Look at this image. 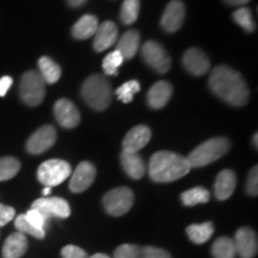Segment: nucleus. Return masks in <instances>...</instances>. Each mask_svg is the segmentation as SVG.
Returning <instances> with one entry per match:
<instances>
[{
	"label": "nucleus",
	"mask_w": 258,
	"mask_h": 258,
	"mask_svg": "<svg viewBox=\"0 0 258 258\" xmlns=\"http://www.w3.org/2000/svg\"><path fill=\"white\" fill-rule=\"evenodd\" d=\"M209 88L219 98L234 106H243L249 101L250 90L237 71L220 64L209 77Z\"/></svg>",
	"instance_id": "f257e3e1"
},
{
	"label": "nucleus",
	"mask_w": 258,
	"mask_h": 258,
	"mask_svg": "<svg viewBox=\"0 0 258 258\" xmlns=\"http://www.w3.org/2000/svg\"><path fill=\"white\" fill-rule=\"evenodd\" d=\"M191 170L188 159L180 154L159 151L150 160L148 173L154 182L170 183L188 175Z\"/></svg>",
	"instance_id": "f03ea898"
},
{
	"label": "nucleus",
	"mask_w": 258,
	"mask_h": 258,
	"mask_svg": "<svg viewBox=\"0 0 258 258\" xmlns=\"http://www.w3.org/2000/svg\"><path fill=\"white\" fill-rule=\"evenodd\" d=\"M82 96L92 109L97 111L105 110L111 103L112 90L110 83L98 74L89 77L82 86Z\"/></svg>",
	"instance_id": "7ed1b4c3"
},
{
	"label": "nucleus",
	"mask_w": 258,
	"mask_h": 258,
	"mask_svg": "<svg viewBox=\"0 0 258 258\" xmlns=\"http://www.w3.org/2000/svg\"><path fill=\"white\" fill-rule=\"evenodd\" d=\"M231 143L226 138H213L200 145L189 154L188 159L190 166L202 167L214 163L230 151Z\"/></svg>",
	"instance_id": "20e7f679"
},
{
	"label": "nucleus",
	"mask_w": 258,
	"mask_h": 258,
	"mask_svg": "<svg viewBox=\"0 0 258 258\" xmlns=\"http://www.w3.org/2000/svg\"><path fill=\"white\" fill-rule=\"evenodd\" d=\"M22 101L30 106L40 105L46 96V83L36 71H28L23 74L19 85Z\"/></svg>",
	"instance_id": "39448f33"
},
{
	"label": "nucleus",
	"mask_w": 258,
	"mask_h": 258,
	"mask_svg": "<svg viewBox=\"0 0 258 258\" xmlns=\"http://www.w3.org/2000/svg\"><path fill=\"white\" fill-rule=\"evenodd\" d=\"M72 173V167L67 161L49 159L42 163L37 170V178L44 186H56L64 182Z\"/></svg>",
	"instance_id": "423d86ee"
},
{
	"label": "nucleus",
	"mask_w": 258,
	"mask_h": 258,
	"mask_svg": "<svg viewBox=\"0 0 258 258\" xmlns=\"http://www.w3.org/2000/svg\"><path fill=\"white\" fill-rule=\"evenodd\" d=\"M134 203V194L129 188L121 186L106 192L103 198V206L108 214L112 217H122L131 211Z\"/></svg>",
	"instance_id": "0eeeda50"
},
{
	"label": "nucleus",
	"mask_w": 258,
	"mask_h": 258,
	"mask_svg": "<svg viewBox=\"0 0 258 258\" xmlns=\"http://www.w3.org/2000/svg\"><path fill=\"white\" fill-rule=\"evenodd\" d=\"M143 57L146 63L158 73H166L171 67V57L161 44L148 41L143 46Z\"/></svg>",
	"instance_id": "6e6552de"
},
{
	"label": "nucleus",
	"mask_w": 258,
	"mask_h": 258,
	"mask_svg": "<svg viewBox=\"0 0 258 258\" xmlns=\"http://www.w3.org/2000/svg\"><path fill=\"white\" fill-rule=\"evenodd\" d=\"M31 208L42 213L47 219H66L71 214L69 202L61 198H41L32 203Z\"/></svg>",
	"instance_id": "1a4fd4ad"
},
{
	"label": "nucleus",
	"mask_w": 258,
	"mask_h": 258,
	"mask_svg": "<svg viewBox=\"0 0 258 258\" xmlns=\"http://www.w3.org/2000/svg\"><path fill=\"white\" fill-rule=\"evenodd\" d=\"M56 141V131L53 125H43L38 128L34 134L29 138L27 150L31 154H41L53 147Z\"/></svg>",
	"instance_id": "9d476101"
},
{
	"label": "nucleus",
	"mask_w": 258,
	"mask_h": 258,
	"mask_svg": "<svg viewBox=\"0 0 258 258\" xmlns=\"http://www.w3.org/2000/svg\"><path fill=\"white\" fill-rule=\"evenodd\" d=\"M185 18V5L182 0H172L165 8L160 25L166 32H176L179 30Z\"/></svg>",
	"instance_id": "9b49d317"
},
{
	"label": "nucleus",
	"mask_w": 258,
	"mask_h": 258,
	"mask_svg": "<svg viewBox=\"0 0 258 258\" xmlns=\"http://www.w3.org/2000/svg\"><path fill=\"white\" fill-rule=\"evenodd\" d=\"M235 252L240 258H253L258 250L257 234L252 228L240 227L234 237Z\"/></svg>",
	"instance_id": "f8f14e48"
},
{
	"label": "nucleus",
	"mask_w": 258,
	"mask_h": 258,
	"mask_svg": "<svg viewBox=\"0 0 258 258\" xmlns=\"http://www.w3.org/2000/svg\"><path fill=\"white\" fill-rule=\"evenodd\" d=\"M96 167L89 161H82L74 170L70 180V189L72 192H83L88 190L96 178Z\"/></svg>",
	"instance_id": "ddd939ff"
},
{
	"label": "nucleus",
	"mask_w": 258,
	"mask_h": 258,
	"mask_svg": "<svg viewBox=\"0 0 258 258\" xmlns=\"http://www.w3.org/2000/svg\"><path fill=\"white\" fill-rule=\"evenodd\" d=\"M54 115L61 127L72 129L79 124L80 114L78 108L69 99H59L54 105Z\"/></svg>",
	"instance_id": "4468645a"
},
{
	"label": "nucleus",
	"mask_w": 258,
	"mask_h": 258,
	"mask_svg": "<svg viewBox=\"0 0 258 258\" xmlns=\"http://www.w3.org/2000/svg\"><path fill=\"white\" fill-rule=\"evenodd\" d=\"M151 137H152L151 129L146 127V125L140 124L132 128L124 137L123 143H122L123 151H125V152L139 153L141 148H144L150 143Z\"/></svg>",
	"instance_id": "2eb2a0df"
},
{
	"label": "nucleus",
	"mask_w": 258,
	"mask_h": 258,
	"mask_svg": "<svg viewBox=\"0 0 258 258\" xmlns=\"http://www.w3.org/2000/svg\"><path fill=\"white\" fill-rule=\"evenodd\" d=\"M183 64L194 76H205L211 69L208 56L199 48H190L183 55Z\"/></svg>",
	"instance_id": "dca6fc26"
},
{
	"label": "nucleus",
	"mask_w": 258,
	"mask_h": 258,
	"mask_svg": "<svg viewBox=\"0 0 258 258\" xmlns=\"http://www.w3.org/2000/svg\"><path fill=\"white\" fill-rule=\"evenodd\" d=\"M118 38V30L114 22H103L98 25L95 34V40H93V48L96 51L101 53L109 49L114 46Z\"/></svg>",
	"instance_id": "f3484780"
},
{
	"label": "nucleus",
	"mask_w": 258,
	"mask_h": 258,
	"mask_svg": "<svg viewBox=\"0 0 258 258\" xmlns=\"http://www.w3.org/2000/svg\"><path fill=\"white\" fill-rule=\"evenodd\" d=\"M172 85L169 82H158L154 84L147 93V101L151 108L161 109L169 103L172 96Z\"/></svg>",
	"instance_id": "a211bd4d"
},
{
	"label": "nucleus",
	"mask_w": 258,
	"mask_h": 258,
	"mask_svg": "<svg viewBox=\"0 0 258 258\" xmlns=\"http://www.w3.org/2000/svg\"><path fill=\"white\" fill-rule=\"evenodd\" d=\"M237 185V177L232 170H222L217 177L214 184L215 198L220 201L230 199Z\"/></svg>",
	"instance_id": "6ab92c4d"
},
{
	"label": "nucleus",
	"mask_w": 258,
	"mask_h": 258,
	"mask_svg": "<svg viewBox=\"0 0 258 258\" xmlns=\"http://www.w3.org/2000/svg\"><path fill=\"white\" fill-rule=\"evenodd\" d=\"M120 160L122 167H123L125 173H127L131 178H143L145 172H146V166H145V163L140 154L122 151Z\"/></svg>",
	"instance_id": "aec40b11"
},
{
	"label": "nucleus",
	"mask_w": 258,
	"mask_h": 258,
	"mask_svg": "<svg viewBox=\"0 0 258 258\" xmlns=\"http://www.w3.org/2000/svg\"><path fill=\"white\" fill-rule=\"evenodd\" d=\"M28 250V239L25 234L16 232L6 238L3 246V257L4 258H21Z\"/></svg>",
	"instance_id": "412c9836"
},
{
	"label": "nucleus",
	"mask_w": 258,
	"mask_h": 258,
	"mask_svg": "<svg viewBox=\"0 0 258 258\" xmlns=\"http://www.w3.org/2000/svg\"><path fill=\"white\" fill-rule=\"evenodd\" d=\"M98 18L93 15H84L82 18L73 25L72 35L77 40H88L91 36H95L98 29Z\"/></svg>",
	"instance_id": "4be33fe9"
},
{
	"label": "nucleus",
	"mask_w": 258,
	"mask_h": 258,
	"mask_svg": "<svg viewBox=\"0 0 258 258\" xmlns=\"http://www.w3.org/2000/svg\"><path fill=\"white\" fill-rule=\"evenodd\" d=\"M140 44V34L137 30H129L122 35L117 42V49L121 53L123 60L132 59L139 50Z\"/></svg>",
	"instance_id": "5701e85b"
},
{
	"label": "nucleus",
	"mask_w": 258,
	"mask_h": 258,
	"mask_svg": "<svg viewBox=\"0 0 258 258\" xmlns=\"http://www.w3.org/2000/svg\"><path fill=\"white\" fill-rule=\"evenodd\" d=\"M214 233V225L207 221L203 224H192L186 227V234L195 244H203L208 241Z\"/></svg>",
	"instance_id": "b1692460"
},
{
	"label": "nucleus",
	"mask_w": 258,
	"mask_h": 258,
	"mask_svg": "<svg viewBox=\"0 0 258 258\" xmlns=\"http://www.w3.org/2000/svg\"><path fill=\"white\" fill-rule=\"evenodd\" d=\"M38 69L44 83L55 84L61 77V69L55 61L48 56H42L38 60Z\"/></svg>",
	"instance_id": "393cba45"
},
{
	"label": "nucleus",
	"mask_w": 258,
	"mask_h": 258,
	"mask_svg": "<svg viewBox=\"0 0 258 258\" xmlns=\"http://www.w3.org/2000/svg\"><path fill=\"white\" fill-rule=\"evenodd\" d=\"M212 254L214 258H235L234 241L230 237H220L212 246Z\"/></svg>",
	"instance_id": "a878e982"
},
{
	"label": "nucleus",
	"mask_w": 258,
	"mask_h": 258,
	"mask_svg": "<svg viewBox=\"0 0 258 258\" xmlns=\"http://www.w3.org/2000/svg\"><path fill=\"white\" fill-rule=\"evenodd\" d=\"M209 199H211V194L202 186H195V188L186 190L180 195V200L186 207H192V206L200 205V203H207Z\"/></svg>",
	"instance_id": "bb28decb"
},
{
	"label": "nucleus",
	"mask_w": 258,
	"mask_h": 258,
	"mask_svg": "<svg viewBox=\"0 0 258 258\" xmlns=\"http://www.w3.org/2000/svg\"><path fill=\"white\" fill-rule=\"evenodd\" d=\"M140 12V0H124L122 4L120 18L125 25H131L137 22Z\"/></svg>",
	"instance_id": "cd10ccee"
},
{
	"label": "nucleus",
	"mask_w": 258,
	"mask_h": 258,
	"mask_svg": "<svg viewBox=\"0 0 258 258\" xmlns=\"http://www.w3.org/2000/svg\"><path fill=\"white\" fill-rule=\"evenodd\" d=\"M21 170V163L14 157L0 158V182L9 180L17 175Z\"/></svg>",
	"instance_id": "c85d7f7f"
},
{
	"label": "nucleus",
	"mask_w": 258,
	"mask_h": 258,
	"mask_svg": "<svg viewBox=\"0 0 258 258\" xmlns=\"http://www.w3.org/2000/svg\"><path fill=\"white\" fill-rule=\"evenodd\" d=\"M232 18L238 25H240L244 30L247 32H253L256 30V24H254L252 12H251L250 9L247 8H240L238 9L237 11L233 12L232 15Z\"/></svg>",
	"instance_id": "c756f323"
},
{
	"label": "nucleus",
	"mask_w": 258,
	"mask_h": 258,
	"mask_svg": "<svg viewBox=\"0 0 258 258\" xmlns=\"http://www.w3.org/2000/svg\"><path fill=\"white\" fill-rule=\"evenodd\" d=\"M15 226L17 228L18 232L23 234H30L32 237L37 238V239H43L46 237V232L44 230H40V228H36L35 226H32L30 222L28 221V219L25 218V214L18 215L17 218L15 219Z\"/></svg>",
	"instance_id": "7c9ffc66"
},
{
	"label": "nucleus",
	"mask_w": 258,
	"mask_h": 258,
	"mask_svg": "<svg viewBox=\"0 0 258 258\" xmlns=\"http://www.w3.org/2000/svg\"><path fill=\"white\" fill-rule=\"evenodd\" d=\"M140 91V84L138 80H129L116 90V96L118 97L121 102L131 103L133 101L134 95Z\"/></svg>",
	"instance_id": "2f4dec72"
},
{
	"label": "nucleus",
	"mask_w": 258,
	"mask_h": 258,
	"mask_svg": "<svg viewBox=\"0 0 258 258\" xmlns=\"http://www.w3.org/2000/svg\"><path fill=\"white\" fill-rule=\"evenodd\" d=\"M123 63V57L118 50L111 51L103 60V70L108 76H117V70Z\"/></svg>",
	"instance_id": "473e14b6"
},
{
	"label": "nucleus",
	"mask_w": 258,
	"mask_h": 258,
	"mask_svg": "<svg viewBox=\"0 0 258 258\" xmlns=\"http://www.w3.org/2000/svg\"><path fill=\"white\" fill-rule=\"evenodd\" d=\"M143 247L134 244L120 245L114 252V258H141Z\"/></svg>",
	"instance_id": "72a5a7b5"
},
{
	"label": "nucleus",
	"mask_w": 258,
	"mask_h": 258,
	"mask_svg": "<svg viewBox=\"0 0 258 258\" xmlns=\"http://www.w3.org/2000/svg\"><path fill=\"white\" fill-rule=\"evenodd\" d=\"M25 218L28 219V221L30 222L32 226H35L36 228H40V230H44L48 221V219L44 217L42 213L32 208L29 209V211L25 213Z\"/></svg>",
	"instance_id": "f704fd0d"
},
{
	"label": "nucleus",
	"mask_w": 258,
	"mask_h": 258,
	"mask_svg": "<svg viewBox=\"0 0 258 258\" xmlns=\"http://www.w3.org/2000/svg\"><path fill=\"white\" fill-rule=\"evenodd\" d=\"M246 192L250 196H257L258 194V167L253 166L249 173L246 182Z\"/></svg>",
	"instance_id": "c9c22d12"
},
{
	"label": "nucleus",
	"mask_w": 258,
	"mask_h": 258,
	"mask_svg": "<svg viewBox=\"0 0 258 258\" xmlns=\"http://www.w3.org/2000/svg\"><path fill=\"white\" fill-rule=\"evenodd\" d=\"M61 256L62 258H89L88 253L82 247L76 246V245H66L61 250Z\"/></svg>",
	"instance_id": "e433bc0d"
},
{
	"label": "nucleus",
	"mask_w": 258,
	"mask_h": 258,
	"mask_svg": "<svg viewBox=\"0 0 258 258\" xmlns=\"http://www.w3.org/2000/svg\"><path fill=\"white\" fill-rule=\"evenodd\" d=\"M141 258H171V256L167 251L160 247L146 246L141 250Z\"/></svg>",
	"instance_id": "4c0bfd02"
},
{
	"label": "nucleus",
	"mask_w": 258,
	"mask_h": 258,
	"mask_svg": "<svg viewBox=\"0 0 258 258\" xmlns=\"http://www.w3.org/2000/svg\"><path fill=\"white\" fill-rule=\"evenodd\" d=\"M15 215H16L15 208L0 203V227L8 225L10 221L14 220Z\"/></svg>",
	"instance_id": "58836bf2"
},
{
	"label": "nucleus",
	"mask_w": 258,
	"mask_h": 258,
	"mask_svg": "<svg viewBox=\"0 0 258 258\" xmlns=\"http://www.w3.org/2000/svg\"><path fill=\"white\" fill-rule=\"evenodd\" d=\"M12 83H14V79L9 76L0 78V97H4L8 93L9 89L12 86Z\"/></svg>",
	"instance_id": "ea45409f"
},
{
	"label": "nucleus",
	"mask_w": 258,
	"mask_h": 258,
	"mask_svg": "<svg viewBox=\"0 0 258 258\" xmlns=\"http://www.w3.org/2000/svg\"><path fill=\"white\" fill-rule=\"evenodd\" d=\"M227 5L231 6H239V5H245L250 2V0H224Z\"/></svg>",
	"instance_id": "a19ab883"
},
{
	"label": "nucleus",
	"mask_w": 258,
	"mask_h": 258,
	"mask_svg": "<svg viewBox=\"0 0 258 258\" xmlns=\"http://www.w3.org/2000/svg\"><path fill=\"white\" fill-rule=\"evenodd\" d=\"M88 0H67V4L72 8H79V6H83Z\"/></svg>",
	"instance_id": "79ce46f5"
},
{
	"label": "nucleus",
	"mask_w": 258,
	"mask_h": 258,
	"mask_svg": "<svg viewBox=\"0 0 258 258\" xmlns=\"http://www.w3.org/2000/svg\"><path fill=\"white\" fill-rule=\"evenodd\" d=\"M89 258H110V257H109L108 254H105V253H95Z\"/></svg>",
	"instance_id": "37998d69"
},
{
	"label": "nucleus",
	"mask_w": 258,
	"mask_h": 258,
	"mask_svg": "<svg viewBox=\"0 0 258 258\" xmlns=\"http://www.w3.org/2000/svg\"><path fill=\"white\" fill-rule=\"evenodd\" d=\"M50 191H51V188H49V186H46V188L43 189V191H42V194H43L44 198H47V196L50 194Z\"/></svg>",
	"instance_id": "c03bdc74"
},
{
	"label": "nucleus",
	"mask_w": 258,
	"mask_h": 258,
	"mask_svg": "<svg viewBox=\"0 0 258 258\" xmlns=\"http://www.w3.org/2000/svg\"><path fill=\"white\" fill-rule=\"evenodd\" d=\"M257 139H258V134L256 133V134H254L253 135V139H252V143L254 144V147H258V141H257Z\"/></svg>",
	"instance_id": "a18cd8bd"
}]
</instances>
